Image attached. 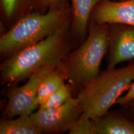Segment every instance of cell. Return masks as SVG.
I'll return each mask as SVG.
<instances>
[{
    "label": "cell",
    "instance_id": "6da1fadb",
    "mask_svg": "<svg viewBox=\"0 0 134 134\" xmlns=\"http://www.w3.org/2000/svg\"><path fill=\"white\" fill-rule=\"evenodd\" d=\"M71 23L58 29L47 38L10 56L1 64V81L18 83L48 65L62 63L71 47Z\"/></svg>",
    "mask_w": 134,
    "mask_h": 134
},
{
    "label": "cell",
    "instance_id": "7a4b0ae2",
    "mask_svg": "<svg viewBox=\"0 0 134 134\" xmlns=\"http://www.w3.org/2000/svg\"><path fill=\"white\" fill-rule=\"evenodd\" d=\"M72 22V9L34 11L9 29L0 38V52L9 57L47 38L58 29Z\"/></svg>",
    "mask_w": 134,
    "mask_h": 134
},
{
    "label": "cell",
    "instance_id": "3957f363",
    "mask_svg": "<svg viewBox=\"0 0 134 134\" xmlns=\"http://www.w3.org/2000/svg\"><path fill=\"white\" fill-rule=\"evenodd\" d=\"M110 25L90 20L87 36L78 48L68 53L62 64L72 86L80 88L94 80L108 52Z\"/></svg>",
    "mask_w": 134,
    "mask_h": 134
},
{
    "label": "cell",
    "instance_id": "277c9868",
    "mask_svg": "<svg viewBox=\"0 0 134 134\" xmlns=\"http://www.w3.org/2000/svg\"><path fill=\"white\" fill-rule=\"evenodd\" d=\"M134 80V61L126 67L106 69L80 90L77 97L82 113L91 119L107 113L122 94L127 91Z\"/></svg>",
    "mask_w": 134,
    "mask_h": 134
},
{
    "label": "cell",
    "instance_id": "5b68a950",
    "mask_svg": "<svg viewBox=\"0 0 134 134\" xmlns=\"http://www.w3.org/2000/svg\"><path fill=\"white\" fill-rule=\"evenodd\" d=\"M59 66L48 65L39 69L30 75L24 85L12 90L3 112L4 119H10L16 116L30 115L33 113L36 109L35 102L41 82L49 72Z\"/></svg>",
    "mask_w": 134,
    "mask_h": 134
},
{
    "label": "cell",
    "instance_id": "8992f818",
    "mask_svg": "<svg viewBox=\"0 0 134 134\" xmlns=\"http://www.w3.org/2000/svg\"><path fill=\"white\" fill-rule=\"evenodd\" d=\"M82 113L81 103L77 97H71L57 108L38 110L30 115L37 128L42 133H59L68 131Z\"/></svg>",
    "mask_w": 134,
    "mask_h": 134
},
{
    "label": "cell",
    "instance_id": "52a82bcc",
    "mask_svg": "<svg viewBox=\"0 0 134 134\" xmlns=\"http://www.w3.org/2000/svg\"><path fill=\"white\" fill-rule=\"evenodd\" d=\"M110 25L107 69L121 63L134 60V26L123 24Z\"/></svg>",
    "mask_w": 134,
    "mask_h": 134
},
{
    "label": "cell",
    "instance_id": "ba28073f",
    "mask_svg": "<svg viewBox=\"0 0 134 134\" xmlns=\"http://www.w3.org/2000/svg\"><path fill=\"white\" fill-rule=\"evenodd\" d=\"M103 0L96 5L91 20L98 24L134 26V0Z\"/></svg>",
    "mask_w": 134,
    "mask_h": 134
},
{
    "label": "cell",
    "instance_id": "9c48e42d",
    "mask_svg": "<svg viewBox=\"0 0 134 134\" xmlns=\"http://www.w3.org/2000/svg\"><path fill=\"white\" fill-rule=\"evenodd\" d=\"M103 0H69L72 9L71 39L81 44L87 36L91 14L96 5Z\"/></svg>",
    "mask_w": 134,
    "mask_h": 134
},
{
    "label": "cell",
    "instance_id": "30bf717a",
    "mask_svg": "<svg viewBox=\"0 0 134 134\" xmlns=\"http://www.w3.org/2000/svg\"><path fill=\"white\" fill-rule=\"evenodd\" d=\"M91 120L96 134H134V120L121 109Z\"/></svg>",
    "mask_w": 134,
    "mask_h": 134
},
{
    "label": "cell",
    "instance_id": "8fae6325",
    "mask_svg": "<svg viewBox=\"0 0 134 134\" xmlns=\"http://www.w3.org/2000/svg\"><path fill=\"white\" fill-rule=\"evenodd\" d=\"M36 0H0L1 33L5 32L19 20L34 12Z\"/></svg>",
    "mask_w": 134,
    "mask_h": 134
},
{
    "label": "cell",
    "instance_id": "7c38bea8",
    "mask_svg": "<svg viewBox=\"0 0 134 134\" xmlns=\"http://www.w3.org/2000/svg\"><path fill=\"white\" fill-rule=\"evenodd\" d=\"M67 80L68 78L67 72L62 63L49 72L43 78L39 86L35 102V108L62 87Z\"/></svg>",
    "mask_w": 134,
    "mask_h": 134
},
{
    "label": "cell",
    "instance_id": "4fadbf2b",
    "mask_svg": "<svg viewBox=\"0 0 134 134\" xmlns=\"http://www.w3.org/2000/svg\"><path fill=\"white\" fill-rule=\"evenodd\" d=\"M1 134H40L30 115H23L14 119H2L0 122Z\"/></svg>",
    "mask_w": 134,
    "mask_h": 134
},
{
    "label": "cell",
    "instance_id": "5bb4252c",
    "mask_svg": "<svg viewBox=\"0 0 134 134\" xmlns=\"http://www.w3.org/2000/svg\"><path fill=\"white\" fill-rule=\"evenodd\" d=\"M72 86L71 83L64 85L39 105L38 110L44 111L62 105L72 97Z\"/></svg>",
    "mask_w": 134,
    "mask_h": 134
},
{
    "label": "cell",
    "instance_id": "9a60e30c",
    "mask_svg": "<svg viewBox=\"0 0 134 134\" xmlns=\"http://www.w3.org/2000/svg\"><path fill=\"white\" fill-rule=\"evenodd\" d=\"M70 7L69 0H36L34 11L44 14L49 10H61Z\"/></svg>",
    "mask_w": 134,
    "mask_h": 134
},
{
    "label": "cell",
    "instance_id": "2e32d148",
    "mask_svg": "<svg viewBox=\"0 0 134 134\" xmlns=\"http://www.w3.org/2000/svg\"><path fill=\"white\" fill-rule=\"evenodd\" d=\"M70 134H96L91 118L82 113L68 131Z\"/></svg>",
    "mask_w": 134,
    "mask_h": 134
},
{
    "label": "cell",
    "instance_id": "e0dca14e",
    "mask_svg": "<svg viewBox=\"0 0 134 134\" xmlns=\"http://www.w3.org/2000/svg\"><path fill=\"white\" fill-rule=\"evenodd\" d=\"M134 100V80L131 86L127 93L124 96H120L116 102V104L122 106L129 102L130 101Z\"/></svg>",
    "mask_w": 134,
    "mask_h": 134
},
{
    "label": "cell",
    "instance_id": "ac0fdd59",
    "mask_svg": "<svg viewBox=\"0 0 134 134\" xmlns=\"http://www.w3.org/2000/svg\"><path fill=\"white\" fill-rule=\"evenodd\" d=\"M120 109L134 120V100L130 101L123 105L120 106Z\"/></svg>",
    "mask_w": 134,
    "mask_h": 134
},
{
    "label": "cell",
    "instance_id": "d6986e66",
    "mask_svg": "<svg viewBox=\"0 0 134 134\" xmlns=\"http://www.w3.org/2000/svg\"><path fill=\"white\" fill-rule=\"evenodd\" d=\"M117 1H123V0H117Z\"/></svg>",
    "mask_w": 134,
    "mask_h": 134
}]
</instances>
